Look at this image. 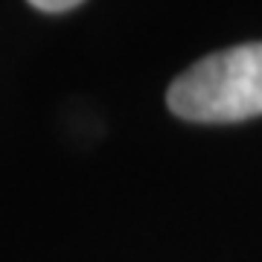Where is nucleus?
Instances as JSON below:
<instances>
[{
	"label": "nucleus",
	"instance_id": "nucleus-1",
	"mask_svg": "<svg viewBox=\"0 0 262 262\" xmlns=\"http://www.w3.org/2000/svg\"><path fill=\"white\" fill-rule=\"evenodd\" d=\"M169 111L189 122H242L262 114V41L201 58L169 84Z\"/></svg>",
	"mask_w": 262,
	"mask_h": 262
},
{
	"label": "nucleus",
	"instance_id": "nucleus-2",
	"mask_svg": "<svg viewBox=\"0 0 262 262\" xmlns=\"http://www.w3.org/2000/svg\"><path fill=\"white\" fill-rule=\"evenodd\" d=\"M82 3L79 0H32V9L38 12H47V15H58V12H70L79 9Z\"/></svg>",
	"mask_w": 262,
	"mask_h": 262
}]
</instances>
